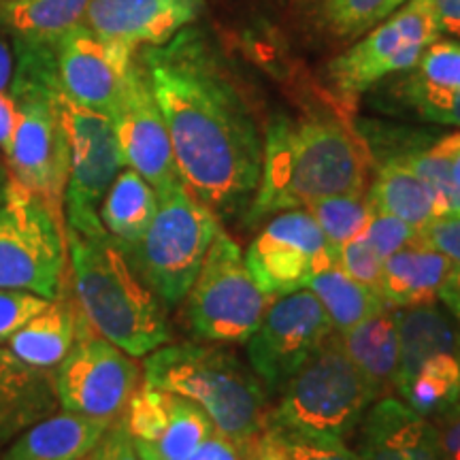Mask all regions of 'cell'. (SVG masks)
<instances>
[{
	"mask_svg": "<svg viewBox=\"0 0 460 460\" xmlns=\"http://www.w3.org/2000/svg\"><path fill=\"white\" fill-rule=\"evenodd\" d=\"M177 172L217 217L245 214L261 183L264 141L243 96L190 37L146 54Z\"/></svg>",
	"mask_w": 460,
	"mask_h": 460,
	"instance_id": "obj_1",
	"label": "cell"
},
{
	"mask_svg": "<svg viewBox=\"0 0 460 460\" xmlns=\"http://www.w3.org/2000/svg\"><path fill=\"white\" fill-rule=\"evenodd\" d=\"M367 152L358 137L331 115L296 122L275 119L264 137L262 172L245 224L339 194H360L367 183Z\"/></svg>",
	"mask_w": 460,
	"mask_h": 460,
	"instance_id": "obj_2",
	"label": "cell"
},
{
	"mask_svg": "<svg viewBox=\"0 0 460 460\" xmlns=\"http://www.w3.org/2000/svg\"><path fill=\"white\" fill-rule=\"evenodd\" d=\"M73 288L84 318L132 358L171 341L164 303L137 275L99 216L65 217Z\"/></svg>",
	"mask_w": 460,
	"mask_h": 460,
	"instance_id": "obj_3",
	"label": "cell"
},
{
	"mask_svg": "<svg viewBox=\"0 0 460 460\" xmlns=\"http://www.w3.org/2000/svg\"><path fill=\"white\" fill-rule=\"evenodd\" d=\"M143 382L197 402L216 430L245 447L267 430V396L256 373L224 348L163 345L147 356Z\"/></svg>",
	"mask_w": 460,
	"mask_h": 460,
	"instance_id": "obj_4",
	"label": "cell"
},
{
	"mask_svg": "<svg viewBox=\"0 0 460 460\" xmlns=\"http://www.w3.org/2000/svg\"><path fill=\"white\" fill-rule=\"evenodd\" d=\"M376 399V390L345 352L341 335L332 331L288 379L278 407L269 411L267 429L343 439L358 427Z\"/></svg>",
	"mask_w": 460,
	"mask_h": 460,
	"instance_id": "obj_5",
	"label": "cell"
},
{
	"mask_svg": "<svg viewBox=\"0 0 460 460\" xmlns=\"http://www.w3.org/2000/svg\"><path fill=\"white\" fill-rule=\"evenodd\" d=\"M220 233V220L183 181L158 194V209L146 234L122 247L137 275L164 305H180Z\"/></svg>",
	"mask_w": 460,
	"mask_h": 460,
	"instance_id": "obj_6",
	"label": "cell"
},
{
	"mask_svg": "<svg viewBox=\"0 0 460 460\" xmlns=\"http://www.w3.org/2000/svg\"><path fill=\"white\" fill-rule=\"evenodd\" d=\"M54 82L56 68L51 71L34 56L22 62L11 84V94L17 102V124L4 160L11 180L41 197L65 220L68 147L51 99Z\"/></svg>",
	"mask_w": 460,
	"mask_h": 460,
	"instance_id": "obj_7",
	"label": "cell"
},
{
	"mask_svg": "<svg viewBox=\"0 0 460 460\" xmlns=\"http://www.w3.org/2000/svg\"><path fill=\"white\" fill-rule=\"evenodd\" d=\"M65 220L31 190L9 180L0 199V290L62 296L66 273Z\"/></svg>",
	"mask_w": 460,
	"mask_h": 460,
	"instance_id": "obj_8",
	"label": "cell"
},
{
	"mask_svg": "<svg viewBox=\"0 0 460 460\" xmlns=\"http://www.w3.org/2000/svg\"><path fill=\"white\" fill-rule=\"evenodd\" d=\"M183 301L194 335L205 341L241 343L254 335L271 296L252 278L237 241L220 228Z\"/></svg>",
	"mask_w": 460,
	"mask_h": 460,
	"instance_id": "obj_9",
	"label": "cell"
},
{
	"mask_svg": "<svg viewBox=\"0 0 460 460\" xmlns=\"http://www.w3.org/2000/svg\"><path fill=\"white\" fill-rule=\"evenodd\" d=\"M439 34L433 0H407L331 62L329 79L332 88L339 99L352 105L362 92L382 79L416 66Z\"/></svg>",
	"mask_w": 460,
	"mask_h": 460,
	"instance_id": "obj_10",
	"label": "cell"
},
{
	"mask_svg": "<svg viewBox=\"0 0 460 460\" xmlns=\"http://www.w3.org/2000/svg\"><path fill=\"white\" fill-rule=\"evenodd\" d=\"M54 384L65 411L115 420L139 388L141 369L84 318L71 352L56 367Z\"/></svg>",
	"mask_w": 460,
	"mask_h": 460,
	"instance_id": "obj_11",
	"label": "cell"
},
{
	"mask_svg": "<svg viewBox=\"0 0 460 460\" xmlns=\"http://www.w3.org/2000/svg\"><path fill=\"white\" fill-rule=\"evenodd\" d=\"M51 99L68 147L65 217L99 216L102 197L124 169L113 119L68 99L58 79L51 85Z\"/></svg>",
	"mask_w": 460,
	"mask_h": 460,
	"instance_id": "obj_12",
	"label": "cell"
},
{
	"mask_svg": "<svg viewBox=\"0 0 460 460\" xmlns=\"http://www.w3.org/2000/svg\"><path fill=\"white\" fill-rule=\"evenodd\" d=\"M332 331L329 315L309 288L271 298L254 335L247 339L252 371L269 393H281Z\"/></svg>",
	"mask_w": 460,
	"mask_h": 460,
	"instance_id": "obj_13",
	"label": "cell"
},
{
	"mask_svg": "<svg viewBox=\"0 0 460 460\" xmlns=\"http://www.w3.org/2000/svg\"><path fill=\"white\" fill-rule=\"evenodd\" d=\"M245 264L269 296L303 290L309 279L337 264V247L329 243L309 211L278 214L247 247Z\"/></svg>",
	"mask_w": 460,
	"mask_h": 460,
	"instance_id": "obj_14",
	"label": "cell"
},
{
	"mask_svg": "<svg viewBox=\"0 0 460 460\" xmlns=\"http://www.w3.org/2000/svg\"><path fill=\"white\" fill-rule=\"evenodd\" d=\"M56 79L79 105L111 118L135 68V49L82 24L56 43Z\"/></svg>",
	"mask_w": 460,
	"mask_h": 460,
	"instance_id": "obj_15",
	"label": "cell"
},
{
	"mask_svg": "<svg viewBox=\"0 0 460 460\" xmlns=\"http://www.w3.org/2000/svg\"><path fill=\"white\" fill-rule=\"evenodd\" d=\"M141 460H190L216 427L197 402L143 384L124 410Z\"/></svg>",
	"mask_w": 460,
	"mask_h": 460,
	"instance_id": "obj_16",
	"label": "cell"
},
{
	"mask_svg": "<svg viewBox=\"0 0 460 460\" xmlns=\"http://www.w3.org/2000/svg\"><path fill=\"white\" fill-rule=\"evenodd\" d=\"M111 119L124 166L139 172L156 194L181 181L172 156L169 128L154 99L146 68L137 65L132 68Z\"/></svg>",
	"mask_w": 460,
	"mask_h": 460,
	"instance_id": "obj_17",
	"label": "cell"
},
{
	"mask_svg": "<svg viewBox=\"0 0 460 460\" xmlns=\"http://www.w3.org/2000/svg\"><path fill=\"white\" fill-rule=\"evenodd\" d=\"M200 11V0H90L84 24L137 49L169 43Z\"/></svg>",
	"mask_w": 460,
	"mask_h": 460,
	"instance_id": "obj_18",
	"label": "cell"
},
{
	"mask_svg": "<svg viewBox=\"0 0 460 460\" xmlns=\"http://www.w3.org/2000/svg\"><path fill=\"white\" fill-rule=\"evenodd\" d=\"M360 460H441L433 422L393 396L365 413Z\"/></svg>",
	"mask_w": 460,
	"mask_h": 460,
	"instance_id": "obj_19",
	"label": "cell"
},
{
	"mask_svg": "<svg viewBox=\"0 0 460 460\" xmlns=\"http://www.w3.org/2000/svg\"><path fill=\"white\" fill-rule=\"evenodd\" d=\"M111 422L109 418L54 411L17 435L0 460H90Z\"/></svg>",
	"mask_w": 460,
	"mask_h": 460,
	"instance_id": "obj_20",
	"label": "cell"
},
{
	"mask_svg": "<svg viewBox=\"0 0 460 460\" xmlns=\"http://www.w3.org/2000/svg\"><path fill=\"white\" fill-rule=\"evenodd\" d=\"M58 407L51 371L37 369L0 345V444L13 441Z\"/></svg>",
	"mask_w": 460,
	"mask_h": 460,
	"instance_id": "obj_21",
	"label": "cell"
},
{
	"mask_svg": "<svg viewBox=\"0 0 460 460\" xmlns=\"http://www.w3.org/2000/svg\"><path fill=\"white\" fill-rule=\"evenodd\" d=\"M450 267V258L413 241L384 261L377 290L384 301L401 309L435 303Z\"/></svg>",
	"mask_w": 460,
	"mask_h": 460,
	"instance_id": "obj_22",
	"label": "cell"
},
{
	"mask_svg": "<svg viewBox=\"0 0 460 460\" xmlns=\"http://www.w3.org/2000/svg\"><path fill=\"white\" fill-rule=\"evenodd\" d=\"M82 320L77 303L58 296L9 339L7 348L28 365L54 371L71 352Z\"/></svg>",
	"mask_w": 460,
	"mask_h": 460,
	"instance_id": "obj_23",
	"label": "cell"
},
{
	"mask_svg": "<svg viewBox=\"0 0 460 460\" xmlns=\"http://www.w3.org/2000/svg\"><path fill=\"white\" fill-rule=\"evenodd\" d=\"M341 343L377 396L394 393L401 356L399 315L396 312L384 307L382 312L369 315L354 329L343 332Z\"/></svg>",
	"mask_w": 460,
	"mask_h": 460,
	"instance_id": "obj_24",
	"label": "cell"
},
{
	"mask_svg": "<svg viewBox=\"0 0 460 460\" xmlns=\"http://www.w3.org/2000/svg\"><path fill=\"white\" fill-rule=\"evenodd\" d=\"M399 315V376L396 386L420 365L441 354H460V322L435 303L405 307Z\"/></svg>",
	"mask_w": 460,
	"mask_h": 460,
	"instance_id": "obj_25",
	"label": "cell"
},
{
	"mask_svg": "<svg viewBox=\"0 0 460 460\" xmlns=\"http://www.w3.org/2000/svg\"><path fill=\"white\" fill-rule=\"evenodd\" d=\"M158 209V194L137 171L126 166L118 172L101 200L99 217L102 226L119 247L139 241Z\"/></svg>",
	"mask_w": 460,
	"mask_h": 460,
	"instance_id": "obj_26",
	"label": "cell"
},
{
	"mask_svg": "<svg viewBox=\"0 0 460 460\" xmlns=\"http://www.w3.org/2000/svg\"><path fill=\"white\" fill-rule=\"evenodd\" d=\"M367 200L373 211L399 217L418 230L437 217L429 186L399 158H390L379 166Z\"/></svg>",
	"mask_w": 460,
	"mask_h": 460,
	"instance_id": "obj_27",
	"label": "cell"
},
{
	"mask_svg": "<svg viewBox=\"0 0 460 460\" xmlns=\"http://www.w3.org/2000/svg\"><path fill=\"white\" fill-rule=\"evenodd\" d=\"M90 0H4L0 22L31 45H51L82 26Z\"/></svg>",
	"mask_w": 460,
	"mask_h": 460,
	"instance_id": "obj_28",
	"label": "cell"
},
{
	"mask_svg": "<svg viewBox=\"0 0 460 460\" xmlns=\"http://www.w3.org/2000/svg\"><path fill=\"white\" fill-rule=\"evenodd\" d=\"M307 288L318 296L326 315H329L332 329L339 335L354 329L356 324H360L369 315L388 307V303L384 301L377 290H373V288L365 284H358L349 275H345L337 264L314 275L309 279Z\"/></svg>",
	"mask_w": 460,
	"mask_h": 460,
	"instance_id": "obj_29",
	"label": "cell"
},
{
	"mask_svg": "<svg viewBox=\"0 0 460 460\" xmlns=\"http://www.w3.org/2000/svg\"><path fill=\"white\" fill-rule=\"evenodd\" d=\"M305 209H309L324 237L337 250L349 239L358 237L373 216V207L362 192L320 199Z\"/></svg>",
	"mask_w": 460,
	"mask_h": 460,
	"instance_id": "obj_30",
	"label": "cell"
},
{
	"mask_svg": "<svg viewBox=\"0 0 460 460\" xmlns=\"http://www.w3.org/2000/svg\"><path fill=\"white\" fill-rule=\"evenodd\" d=\"M407 0H326V24L339 39H356L394 13Z\"/></svg>",
	"mask_w": 460,
	"mask_h": 460,
	"instance_id": "obj_31",
	"label": "cell"
},
{
	"mask_svg": "<svg viewBox=\"0 0 460 460\" xmlns=\"http://www.w3.org/2000/svg\"><path fill=\"white\" fill-rule=\"evenodd\" d=\"M418 73L413 84L435 90L460 92V43L437 41L429 45L418 60Z\"/></svg>",
	"mask_w": 460,
	"mask_h": 460,
	"instance_id": "obj_32",
	"label": "cell"
},
{
	"mask_svg": "<svg viewBox=\"0 0 460 460\" xmlns=\"http://www.w3.org/2000/svg\"><path fill=\"white\" fill-rule=\"evenodd\" d=\"M290 460H360L339 437L309 435L292 429H269Z\"/></svg>",
	"mask_w": 460,
	"mask_h": 460,
	"instance_id": "obj_33",
	"label": "cell"
},
{
	"mask_svg": "<svg viewBox=\"0 0 460 460\" xmlns=\"http://www.w3.org/2000/svg\"><path fill=\"white\" fill-rule=\"evenodd\" d=\"M384 261L386 258L379 256V252L367 241L362 234L349 239L337 250V267L341 269L345 275L377 290L379 279H382ZM379 292V290H377Z\"/></svg>",
	"mask_w": 460,
	"mask_h": 460,
	"instance_id": "obj_34",
	"label": "cell"
},
{
	"mask_svg": "<svg viewBox=\"0 0 460 460\" xmlns=\"http://www.w3.org/2000/svg\"><path fill=\"white\" fill-rule=\"evenodd\" d=\"M407 96L416 111L429 122L460 126V92L435 90L410 82Z\"/></svg>",
	"mask_w": 460,
	"mask_h": 460,
	"instance_id": "obj_35",
	"label": "cell"
},
{
	"mask_svg": "<svg viewBox=\"0 0 460 460\" xmlns=\"http://www.w3.org/2000/svg\"><path fill=\"white\" fill-rule=\"evenodd\" d=\"M360 234L376 247L379 256L388 258L394 252L402 250V247L411 245L418 239V228L410 226V224L394 216L373 211L371 220L367 222V226Z\"/></svg>",
	"mask_w": 460,
	"mask_h": 460,
	"instance_id": "obj_36",
	"label": "cell"
},
{
	"mask_svg": "<svg viewBox=\"0 0 460 460\" xmlns=\"http://www.w3.org/2000/svg\"><path fill=\"white\" fill-rule=\"evenodd\" d=\"M49 298L24 290H0V345L7 343L32 315H37Z\"/></svg>",
	"mask_w": 460,
	"mask_h": 460,
	"instance_id": "obj_37",
	"label": "cell"
},
{
	"mask_svg": "<svg viewBox=\"0 0 460 460\" xmlns=\"http://www.w3.org/2000/svg\"><path fill=\"white\" fill-rule=\"evenodd\" d=\"M418 243L441 252L450 258L452 267L460 269V217H435L427 226L418 230Z\"/></svg>",
	"mask_w": 460,
	"mask_h": 460,
	"instance_id": "obj_38",
	"label": "cell"
},
{
	"mask_svg": "<svg viewBox=\"0 0 460 460\" xmlns=\"http://www.w3.org/2000/svg\"><path fill=\"white\" fill-rule=\"evenodd\" d=\"M90 460H141L122 416L113 420Z\"/></svg>",
	"mask_w": 460,
	"mask_h": 460,
	"instance_id": "obj_39",
	"label": "cell"
},
{
	"mask_svg": "<svg viewBox=\"0 0 460 460\" xmlns=\"http://www.w3.org/2000/svg\"><path fill=\"white\" fill-rule=\"evenodd\" d=\"M439 439L441 460H460V396L430 418Z\"/></svg>",
	"mask_w": 460,
	"mask_h": 460,
	"instance_id": "obj_40",
	"label": "cell"
},
{
	"mask_svg": "<svg viewBox=\"0 0 460 460\" xmlns=\"http://www.w3.org/2000/svg\"><path fill=\"white\" fill-rule=\"evenodd\" d=\"M256 446L245 447L237 444L230 437L222 435L220 430H214L207 439L197 447V452L190 456V460H254Z\"/></svg>",
	"mask_w": 460,
	"mask_h": 460,
	"instance_id": "obj_41",
	"label": "cell"
},
{
	"mask_svg": "<svg viewBox=\"0 0 460 460\" xmlns=\"http://www.w3.org/2000/svg\"><path fill=\"white\" fill-rule=\"evenodd\" d=\"M17 124V102L11 92H0V152L7 154Z\"/></svg>",
	"mask_w": 460,
	"mask_h": 460,
	"instance_id": "obj_42",
	"label": "cell"
},
{
	"mask_svg": "<svg viewBox=\"0 0 460 460\" xmlns=\"http://www.w3.org/2000/svg\"><path fill=\"white\" fill-rule=\"evenodd\" d=\"M433 7L439 31L460 37V0H433Z\"/></svg>",
	"mask_w": 460,
	"mask_h": 460,
	"instance_id": "obj_43",
	"label": "cell"
},
{
	"mask_svg": "<svg viewBox=\"0 0 460 460\" xmlns=\"http://www.w3.org/2000/svg\"><path fill=\"white\" fill-rule=\"evenodd\" d=\"M256 460H290L271 430H264L256 444Z\"/></svg>",
	"mask_w": 460,
	"mask_h": 460,
	"instance_id": "obj_44",
	"label": "cell"
},
{
	"mask_svg": "<svg viewBox=\"0 0 460 460\" xmlns=\"http://www.w3.org/2000/svg\"><path fill=\"white\" fill-rule=\"evenodd\" d=\"M13 82V54L9 43L0 37V92H9Z\"/></svg>",
	"mask_w": 460,
	"mask_h": 460,
	"instance_id": "obj_45",
	"label": "cell"
},
{
	"mask_svg": "<svg viewBox=\"0 0 460 460\" xmlns=\"http://www.w3.org/2000/svg\"><path fill=\"white\" fill-rule=\"evenodd\" d=\"M441 146L450 154V171L454 188H460V130L441 139Z\"/></svg>",
	"mask_w": 460,
	"mask_h": 460,
	"instance_id": "obj_46",
	"label": "cell"
},
{
	"mask_svg": "<svg viewBox=\"0 0 460 460\" xmlns=\"http://www.w3.org/2000/svg\"><path fill=\"white\" fill-rule=\"evenodd\" d=\"M447 216L460 217V188H454L450 197V207H447Z\"/></svg>",
	"mask_w": 460,
	"mask_h": 460,
	"instance_id": "obj_47",
	"label": "cell"
},
{
	"mask_svg": "<svg viewBox=\"0 0 460 460\" xmlns=\"http://www.w3.org/2000/svg\"><path fill=\"white\" fill-rule=\"evenodd\" d=\"M292 3H307V4H309V3H312V4H314V3H322V4H324L326 0H292Z\"/></svg>",
	"mask_w": 460,
	"mask_h": 460,
	"instance_id": "obj_48",
	"label": "cell"
},
{
	"mask_svg": "<svg viewBox=\"0 0 460 460\" xmlns=\"http://www.w3.org/2000/svg\"><path fill=\"white\" fill-rule=\"evenodd\" d=\"M0 3H4V0H0Z\"/></svg>",
	"mask_w": 460,
	"mask_h": 460,
	"instance_id": "obj_49",
	"label": "cell"
},
{
	"mask_svg": "<svg viewBox=\"0 0 460 460\" xmlns=\"http://www.w3.org/2000/svg\"><path fill=\"white\" fill-rule=\"evenodd\" d=\"M254 460H256V458H254Z\"/></svg>",
	"mask_w": 460,
	"mask_h": 460,
	"instance_id": "obj_50",
	"label": "cell"
}]
</instances>
